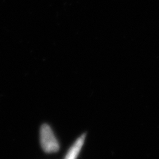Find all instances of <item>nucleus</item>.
I'll return each instance as SVG.
<instances>
[{
    "label": "nucleus",
    "instance_id": "nucleus-2",
    "mask_svg": "<svg viewBox=\"0 0 159 159\" xmlns=\"http://www.w3.org/2000/svg\"><path fill=\"white\" fill-rule=\"evenodd\" d=\"M85 139V135H82L81 137H80L74 143L72 147L69 148L65 157H64V159H76L84 145Z\"/></svg>",
    "mask_w": 159,
    "mask_h": 159
},
{
    "label": "nucleus",
    "instance_id": "nucleus-1",
    "mask_svg": "<svg viewBox=\"0 0 159 159\" xmlns=\"http://www.w3.org/2000/svg\"><path fill=\"white\" fill-rule=\"evenodd\" d=\"M40 142L42 148L46 152L51 153L58 151V142L51 127L47 124H44L40 129Z\"/></svg>",
    "mask_w": 159,
    "mask_h": 159
}]
</instances>
